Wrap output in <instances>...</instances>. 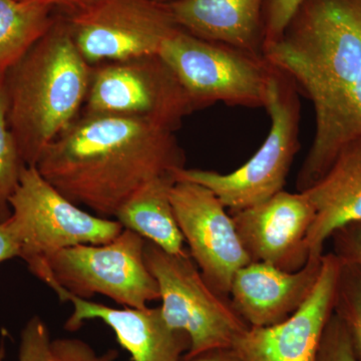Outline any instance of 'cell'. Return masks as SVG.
I'll use <instances>...</instances> for the list:
<instances>
[{
  "label": "cell",
  "mask_w": 361,
  "mask_h": 361,
  "mask_svg": "<svg viewBox=\"0 0 361 361\" xmlns=\"http://www.w3.org/2000/svg\"><path fill=\"white\" fill-rule=\"evenodd\" d=\"M51 339L47 324L39 316L30 320L21 331L18 361H54ZM4 348H0V361L4 360Z\"/></svg>",
  "instance_id": "7402d4cb"
},
{
  "label": "cell",
  "mask_w": 361,
  "mask_h": 361,
  "mask_svg": "<svg viewBox=\"0 0 361 361\" xmlns=\"http://www.w3.org/2000/svg\"><path fill=\"white\" fill-rule=\"evenodd\" d=\"M9 205L20 258L28 268L68 247L108 243L123 230L118 220L92 215L68 200L35 166L23 169Z\"/></svg>",
  "instance_id": "ba28073f"
},
{
  "label": "cell",
  "mask_w": 361,
  "mask_h": 361,
  "mask_svg": "<svg viewBox=\"0 0 361 361\" xmlns=\"http://www.w3.org/2000/svg\"><path fill=\"white\" fill-rule=\"evenodd\" d=\"M20 1L51 7L54 11L59 8L66 14H71L90 6L94 0H20Z\"/></svg>",
  "instance_id": "83f0119b"
},
{
  "label": "cell",
  "mask_w": 361,
  "mask_h": 361,
  "mask_svg": "<svg viewBox=\"0 0 361 361\" xmlns=\"http://www.w3.org/2000/svg\"><path fill=\"white\" fill-rule=\"evenodd\" d=\"M322 256H310L295 272L267 263L250 262L233 277L229 298L249 327H268L285 322L314 290Z\"/></svg>",
  "instance_id": "9a60e30c"
},
{
  "label": "cell",
  "mask_w": 361,
  "mask_h": 361,
  "mask_svg": "<svg viewBox=\"0 0 361 361\" xmlns=\"http://www.w3.org/2000/svg\"><path fill=\"white\" fill-rule=\"evenodd\" d=\"M341 260L323 254L317 283L305 303L285 322L268 327H249L232 349L241 361H317L325 327L334 314Z\"/></svg>",
  "instance_id": "4fadbf2b"
},
{
  "label": "cell",
  "mask_w": 361,
  "mask_h": 361,
  "mask_svg": "<svg viewBox=\"0 0 361 361\" xmlns=\"http://www.w3.org/2000/svg\"><path fill=\"white\" fill-rule=\"evenodd\" d=\"M54 9L20 0H0V78L54 25Z\"/></svg>",
  "instance_id": "d6986e66"
},
{
  "label": "cell",
  "mask_w": 361,
  "mask_h": 361,
  "mask_svg": "<svg viewBox=\"0 0 361 361\" xmlns=\"http://www.w3.org/2000/svg\"><path fill=\"white\" fill-rule=\"evenodd\" d=\"M303 192L315 208L307 236L310 256H322L332 233L361 221V137L346 142L322 179Z\"/></svg>",
  "instance_id": "e0dca14e"
},
{
  "label": "cell",
  "mask_w": 361,
  "mask_h": 361,
  "mask_svg": "<svg viewBox=\"0 0 361 361\" xmlns=\"http://www.w3.org/2000/svg\"><path fill=\"white\" fill-rule=\"evenodd\" d=\"M54 361H116L118 351L109 349L99 355L90 344L78 338H58L51 341Z\"/></svg>",
  "instance_id": "d4e9b609"
},
{
  "label": "cell",
  "mask_w": 361,
  "mask_h": 361,
  "mask_svg": "<svg viewBox=\"0 0 361 361\" xmlns=\"http://www.w3.org/2000/svg\"><path fill=\"white\" fill-rule=\"evenodd\" d=\"M157 1L161 2V4H169V2L174 1V0H157Z\"/></svg>",
  "instance_id": "f546056e"
},
{
  "label": "cell",
  "mask_w": 361,
  "mask_h": 361,
  "mask_svg": "<svg viewBox=\"0 0 361 361\" xmlns=\"http://www.w3.org/2000/svg\"><path fill=\"white\" fill-rule=\"evenodd\" d=\"M264 1L174 0L168 6L180 30L264 58Z\"/></svg>",
  "instance_id": "2e32d148"
},
{
  "label": "cell",
  "mask_w": 361,
  "mask_h": 361,
  "mask_svg": "<svg viewBox=\"0 0 361 361\" xmlns=\"http://www.w3.org/2000/svg\"><path fill=\"white\" fill-rule=\"evenodd\" d=\"M159 56L174 71L197 109L216 103L265 108L273 66L263 56L179 30Z\"/></svg>",
  "instance_id": "52a82bcc"
},
{
  "label": "cell",
  "mask_w": 361,
  "mask_h": 361,
  "mask_svg": "<svg viewBox=\"0 0 361 361\" xmlns=\"http://www.w3.org/2000/svg\"><path fill=\"white\" fill-rule=\"evenodd\" d=\"M334 313L346 332L356 360L361 361V269L341 261Z\"/></svg>",
  "instance_id": "ffe728a7"
},
{
  "label": "cell",
  "mask_w": 361,
  "mask_h": 361,
  "mask_svg": "<svg viewBox=\"0 0 361 361\" xmlns=\"http://www.w3.org/2000/svg\"><path fill=\"white\" fill-rule=\"evenodd\" d=\"M304 0H265L263 8L265 44L282 37Z\"/></svg>",
  "instance_id": "cb8c5ba5"
},
{
  "label": "cell",
  "mask_w": 361,
  "mask_h": 361,
  "mask_svg": "<svg viewBox=\"0 0 361 361\" xmlns=\"http://www.w3.org/2000/svg\"><path fill=\"white\" fill-rule=\"evenodd\" d=\"M146 239L123 229L104 244H80L30 268L45 284L63 287L78 298L90 300L101 294L123 307H148L160 300L158 283L145 261Z\"/></svg>",
  "instance_id": "5b68a950"
},
{
  "label": "cell",
  "mask_w": 361,
  "mask_h": 361,
  "mask_svg": "<svg viewBox=\"0 0 361 361\" xmlns=\"http://www.w3.org/2000/svg\"><path fill=\"white\" fill-rule=\"evenodd\" d=\"M65 18L75 47L92 66L159 54L180 30L168 4L157 0H94Z\"/></svg>",
  "instance_id": "30bf717a"
},
{
  "label": "cell",
  "mask_w": 361,
  "mask_h": 361,
  "mask_svg": "<svg viewBox=\"0 0 361 361\" xmlns=\"http://www.w3.org/2000/svg\"><path fill=\"white\" fill-rule=\"evenodd\" d=\"M198 110L159 54L94 66L84 113L125 116L179 129Z\"/></svg>",
  "instance_id": "9c48e42d"
},
{
  "label": "cell",
  "mask_w": 361,
  "mask_h": 361,
  "mask_svg": "<svg viewBox=\"0 0 361 361\" xmlns=\"http://www.w3.org/2000/svg\"><path fill=\"white\" fill-rule=\"evenodd\" d=\"M6 111L4 78H0V223L11 217L9 200L18 187L21 173L26 167L9 129Z\"/></svg>",
  "instance_id": "44dd1931"
},
{
  "label": "cell",
  "mask_w": 361,
  "mask_h": 361,
  "mask_svg": "<svg viewBox=\"0 0 361 361\" xmlns=\"http://www.w3.org/2000/svg\"><path fill=\"white\" fill-rule=\"evenodd\" d=\"M20 246L11 221L0 223V263L20 257Z\"/></svg>",
  "instance_id": "4316f807"
},
{
  "label": "cell",
  "mask_w": 361,
  "mask_h": 361,
  "mask_svg": "<svg viewBox=\"0 0 361 361\" xmlns=\"http://www.w3.org/2000/svg\"><path fill=\"white\" fill-rule=\"evenodd\" d=\"M265 108L271 120L269 134L250 160L228 174L180 169L176 173V180L208 188L230 211L257 205L282 191L300 149V102L290 78L274 66L268 82Z\"/></svg>",
  "instance_id": "277c9868"
},
{
  "label": "cell",
  "mask_w": 361,
  "mask_h": 361,
  "mask_svg": "<svg viewBox=\"0 0 361 361\" xmlns=\"http://www.w3.org/2000/svg\"><path fill=\"white\" fill-rule=\"evenodd\" d=\"M145 261L160 291L161 315L172 329L189 336V350L182 360L232 348L235 339L249 329L229 297L214 290L189 251L170 254L147 241Z\"/></svg>",
  "instance_id": "8992f818"
},
{
  "label": "cell",
  "mask_w": 361,
  "mask_h": 361,
  "mask_svg": "<svg viewBox=\"0 0 361 361\" xmlns=\"http://www.w3.org/2000/svg\"><path fill=\"white\" fill-rule=\"evenodd\" d=\"M251 262L295 272L307 263V236L315 208L305 192H278L257 205L230 211Z\"/></svg>",
  "instance_id": "7c38bea8"
},
{
  "label": "cell",
  "mask_w": 361,
  "mask_h": 361,
  "mask_svg": "<svg viewBox=\"0 0 361 361\" xmlns=\"http://www.w3.org/2000/svg\"><path fill=\"white\" fill-rule=\"evenodd\" d=\"M317 361H357L353 355L348 332L334 313L325 327Z\"/></svg>",
  "instance_id": "603a6c76"
},
{
  "label": "cell",
  "mask_w": 361,
  "mask_h": 361,
  "mask_svg": "<svg viewBox=\"0 0 361 361\" xmlns=\"http://www.w3.org/2000/svg\"><path fill=\"white\" fill-rule=\"evenodd\" d=\"M175 176H165L149 182L126 202L115 219L123 229L141 235L147 241L170 254H182L184 237L176 220L170 193Z\"/></svg>",
  "instance_id": "ac0fdd59"
},
{
  "label": "cell",
  "mask_w": 361,
  "mask_h": 361,
  "mask_svg": "<svg viewBox=\"0 0 361 361\" xmlns=\"http://www.w3.org/2000/svg\"><path fill=\"white\" fill-rule=\"evenodd\" d=\"M263 54L314 108V139L295 182L306 191L361 137V0H304Z\"/></svg>",
  "instance_id": "6da1fadb"
},
{
  "label": "cell",
  "mask_w": 361,
  "mask_h": 361,
  "mask_svg": "<svg viewBox=\"0 0 361 361\" xmlns=\"http://www.w3.org/2000/svg\"><path fill=\"white\" fill-rule=\"evenodd\" d=\"M94 66L80 54L65 16L4 77L6 116L26 166L75 122L85 106Z\"/></svg>",
  "instance_id": "3957f363"
},
{
  "label": "cell",
  "mask_w": 361,
  "mask_h": 361,
  "mask_svg": "<svg viewBox=\"0 0 361 361\" xmlns=\"http://www.w3.org/2000/svg\"><path fill=\"white\" fill-rule=\"evenodd\" d=\"M47 285L61 301L73 305L65 324L68 331H77L87 320H102L114 330L133 361H182L189 350L191 342L186 332L169 326L160 307H109L78 298L54 282Z\"/></svg>",
  "instance_id": "5bb4252c"
},
{
  "label": "cell",
  "mask_w": 361,
  "mask_h": 361,
  "mask_svg": "<svg viewBox=\"0 0 361 361\" xmlns=\"http://www.w3.org/2000/svg\"><path fill=\"white\" fill-rule=\"evenodd\" d=\"M185 163L174 130L82 113L44 149L35 167L73 203L115 219L133 195L158 178L176 177Z\"/></svg>",
  "instance_id": "7a4b0ae2"
},
{
  "label": "cell",
  "mask_w": 361,
  "mask_h": 361,
  "mask_svg": "<svg viewBox=\"0 0 361 361\" xmlns=\"http://www.w3.org/2000/svg\"><path fill=\"white\" fill-rule=\"evenodd\" d=\"M182 361H241L232 348L216 349Z\"/></svg>",
  "instance_id": "f1b7e54d"
},
{
  "label": "cell",
  "mask_w": 361,
  "mask_h": 361,
  "mask_svg": "<svg viewBox=\"0 0 361 361\" xmlns=\"http://www.w3.org/2000/svg\"><path fill=\"white\" fill-rule=\"evenodd\" d=\"M170 198L190 255L214 290L229 297L235 273L251 262L231 215L211 190L190 180H176Z\"/></svg>",
  "instance_id": "8fae6325"
},
{
  "label": "cell",
  "mask_w": 361,
  "mask_h": 361,
  "mask_svg": "<svg viewBox=\"0 0 361 361\" xmlns=\"http://www.w3.org/2000/svg\"><path fill=\"white\" fill-rule=\"evenodd\" d=\"M334 252L343 262L361 269V221L348 223L334 233L330 238Z\"/></svg>",
  "instance_id": "484cf974"
}]
</instances>
